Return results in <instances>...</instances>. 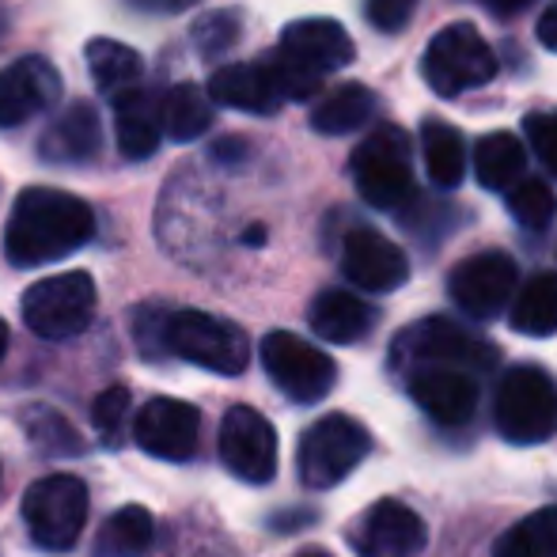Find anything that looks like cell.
Listing matches in <instances>:
<instances>
[{
  "label": "cell",
  "instance_id": "obj_36",
  "mask_svg": "<svg viewBox=\"0 0 557 557\" xmlns=\"http://www.w3.org/2000/svg\"><path fill=\"white\" fill-rule=\"evenodd\" d=\"M171 315V311H168ZM168 315H160L156 308L137 311V323H133V334H137V345L145 357H160V349H168Z\"/></svg>",
  "mask_w": 557,
  "mask_h": 557
},
{
  "label": "cell",
  "instance_id": "obj_11",
  "mask_svg": "<svg viewBox=\"0 0 557 557\" xmlns=\"http://www.w3.org/2000/svg\"><path fill=\"white\" fill-rule=\"evenodd\" d=\"M201 413L183 398H148L133 413V441L140 451L163 462H186L198 451Z\"/></svg>",
  "mask_w": 557,
  "mask_h": 557
},
{
  "label": "cell",
  "instance_id": "obj_32",
  "mask_svg": "<svg viewBox=\"0 0 557 557\" xmlns=\"http://www.w3.org/2000/svg\"><path fill=\"white\" fill-rule=\"evenodd\" d=\"M27 433L42 455H81L84 451L81 433H76L58 410H30Z\"/></svg>",
  "mask_w": 557,
  "mask_h": 557
},
{
  "label": "cell",
  "instance_id": "obj_44",
  "mask_svg": "<svg viewBox=\"0 0 557 557\" xmlns=\"http://www.w3.org/2000/svg\"><path fill=\"white\" fill-rule=\"evenodd\" d=\"M296 557H334V554H326V550H319V546H311V550H300Z\"/></svg>",
  "mask_w": 557,
  "mask_h": 557
},
{
  "label": "cell",
  "instance_id": "obj_14",
  "mask_svg": "<svg viewBox=\"0 0 557 557\" xmlns=\"http://www.w3.org/2000/svg\"><path fill=\"white\" fill-rule=\"evenodd\" d=\"M357 557H418L425 550V520L398 500L372 505L352 528Z\"/></svg>",
  "mask_w": 557,
  "mask_h": 557
},
{
  "label": "cell",
  "instance_id": "obj_19",
  "mask_svg": "<svg viewBox=\"0 0 557 557\" xmlns=\"http://www.w3.org/2000/svg\"><path fill=\"white\" fill-rule=\"evenodd\" d=\"M209 96L213 103L232 107V111L247 114H277L285 103V91H281L273 69L262 61H250V65H224L209 81Z\"/></svg>",
  "mask_w": 557,
  "mask_h": 557
},
{
  "label": "cell",
  "instance_id": "obj_35",
  "mask_svg": "<svg viewBox=\"0 0 557 557\" xmlns=\"http://www.w3.org/2000/svg\"><path fill=\"white\" fill-rule=\"evenodd\" d=\"M523 133H528L535 156L546 163V171L557 178V111L550 114H528L523 117Z\"/></svg>",
  "mask_w": 557,
  "mask_h": 557
},
{
  "label": "cell",
  "instance_id": "obj_28",
  "mask_svg": "<svg viewBox=\"0 0 557 557\" xmlns=\"http://www.w3.org/2000/svg\"><path fill=\"white\" fill-rule=\"evenodd\" d=\"M163 125H168L171 140H198L201 133L213 125V96H206V88L183 81L163 96Z\"/></svg>",
  "mask_w": 557,
  "mask_h": 557
},
{
  "label": "cell",
  "instance_id": "obj_9",
  "mask_svg": "<svg viewBox=\"0 0 557 557\" xmlns=\"http://www.w3.org/2000/svg\"><path fill=\"white\" fill-rule=\"evenodd\" d=\"M258 357H262V368L273 380V387L285 398H293V403L311 406L334 391V380H337L334 357L315 349L311 342H304V337H296L288 331H273L262 337Z\"/></svg>",
  "mask_w": 557,
  "mask_h": 557
},
{
  "label": "cell",
  "instance_id": "obj_23",
  "mask_svg": "<svg viewBox=\"0 0 557 557\" xmlns=\"http://www.w3.org/2000/svg\"><path fill=\"white\" fill-rule=\"evenodd\" d=\"M84 58H88V73H91V81H96V88L103 91V96H111V103L117 96H125L129 88H137L140 73H145L140 53L125 42H114V38H91Z\"/></svg>",
  "mask_w": 557,
  "mask_h": 557
},
{
  "label": "cell",
  "instance_id": "obj_21",
  "mask_svg": "<svg viewBox=\"0 0 557 557\" xmlns=\"http://www.w3.org/2000/svg\"><path fill=\"white\" fill-rule=\"evenodd\" d=\"M114 125H117V148L125 160H148L160 148V137L168 133L163 125V103L148 88H129L114 99Z\"/></svg>",
  "mask_w": 557,
  "mask_h": 557
},
{
  "label": "cell",
  "instance_id": "obj_42",
  "mask_svg": "<svg viewBox=\"0 0 557 557\" xmlns=\"http://www.w3.org/2000/svg\"><path fill=\"white\" fill-rule=\"evenodd\" d=\"M243 239H247V243H262L265 239V227H250V232L243 235Z\"/></svg>",
  "mask_w": 557,
  "mask_h": 557
},
{
  "label": "cell",
  "instance_id": "obj_16",
  "mask_svg": "<svg viewBox=\"0 0 557 557\" xmlns=\"http://www.w3.org/2000/svg\"><path fill=\"white\" fill-rule=\"evenodd\" d=\"M342 270L364 293H395L410 277V262H406L403 247H395L387 235L372 232V227H357L345 235Z\"/></svg>",
  "mask_w": 557,
  "mask_h": 557
},
{
  "label": "cell",
  "instance_id": "obj_38",
  "mask_svg": "<svg viewBox=\"0 0 557 557\" xmlns=\"http://www.w3.org/2000/svg\"><path fill=\"white\" fill-rule=\"evenodd\" d=\"M539 42L550 53H557V0L543 12V20H539Z\"/></svg>",
  "mask_w": 557,
  "mask_h": 557
},
{
  "label": "cell",
  "instance_id": "obj_25",
  "mask_svg": "<svg viewBox=\"0 0 557 557\" xmlns=\"http://www.w3.org/2000/svg\"><path fill=\"white\" fill-rule=\"evenodd\" d=\"M516 334L528 337H550L557 334V273L543 270L516 293L512 315H508Z\"/></svg>",
  "mask_w": 557,
  "mask_h": 557
},
{
  "label": "cell",
  "instance_id": "obj_2",
  "mask_svg": "<svg viewBox=\"0 0 557 557\" xmlns=\"http://www.w3.org/2000/svg\"><path fill=\"white\" fill-rule=\"evenodd\" d=\"M493 421L508 444H543L557 433V383L543 368L516 364L500 375Z\"/></svg>",
  "mask_w": 557,
  "mask_h": 557
},
{
  "label": "cell",
  "instance_id": "obj_37",
  "mask_svg": "<svg viewBox=\"0 0 557 557\" xmlns=\"http://www.w3.org/2000/svg\"><path fill=\"white\" fill-rule=\"evenodd\" d=\"M413 12V0H368V20L380 30H398Z\"/></svg>",
  "mask_w": 557,
  "mask_h": 557
},
{
  "label": "cell",
  "instance_id": "obj_10",
  "mask_svg": "<svg viewBox=\"0 0 557 557\" xmlns=\"http://www.w3.org/2000/svg\"><path fill=\"white\" fill-rule=\"evenodd\" d=\"M221 462L239 482L265 485L277 474V433L265 413L232 406L221 421Z\"/></svg>",
  "mask_w": 557,
  "mask_h": 557
},
{
  "label": "cell",
  "instance_id": "obj_40",
  "mask_svg": "<svg viewBox=\"0 0 557 557\" xmlns=\"http://www.w3.org/2000/svg\"><path fill=\"white\" fill-rule=\"evenodd\" d=\"M137 8H148V12H183V8L198 4V0H133Z\"/></svg>",
  "mask_w": 557,
  "mask_h": 557
},
{
  "label": "cell",
  "instance_id": "obj_30",
  "mask_svg": "<svg viewBox=\"0 0 557 557\" xmlns=\"http://www.w3.org/2000/svg\"><path fill=\"white\" fill-rule=\"evenodd\" d=\"M493 557H557V505L539 508L497 543Z\"/></svg>",
  "mask_w": 557,
  "mask_h": 557
},
{
  "label": "cell",
  "instance_id": "obj_3",
  "mask_svg": "<svg viewBox=\"0 0 557 557\" xmlns=\"http://www.w3.org/2000/svg\"><path fill=\"white\" fill-rule=\"evenodd\" d=\"M20 508L38 550L65 554L81 543L88 523V485L73 474H46L23 493Z\"/></svg>",
  "mask_w": 557,
  "mask_h": 557
},
{
  "label": "cell",
  "instance_id": "obj_31",
  "mask_svg": "<svg viewBox=\"0 0 557 557\" xmlns=\"http://www.w3.org/2000/svg\"><path fill=\"white\" fill-rule=\"evenodd\" d=\"M505 194H508V213H512L523 227H531V232H543V227L554 221L557 198L543 178H520V183Z\"/></svg>",
  "mask_w": 557,
  "mask_h": 557
},
{
  "label": "cell",
  "instance_id": "obj_7",
  "mask_svg": "<svg viewBox=\"0 0 557 557\" xmlns=\"http://www.w3.org/2000/svg\"><path fill=\"white\" fill-rule=\"evenodd\" d=\"M168 352L190 360L216 375H239L250 364V337L243 326L227 323L209 311H171L168 315Z\"/></svg>",
  "mask_w": 557,
  "mask_h": 557
},
{
  "label": "cell",
  "instance_id": "obj_43",
  "mask_svg": "<svg viewBox=\"0 0 557 557\" xmlns=\"http://www.w3.org/2000/svg\"><path fill=\"white\" fill-rule=\"evenodd\" d=\"M4 352H8V323L0 319V360H4Z\"/></svg>",
  "mask_w": 557,
  "mask_h": 557
},
{
  "label": "cell",
  "instance_id": "obj_1",
  "mask_svg": "<svg viewBox=\"0 0 557 557\" xmlns=\"http://www.w3.org/2000/svg\"><path fill=\"white\" fill-rule=\"evenodd\" d=\"M91 235H96V213L88 201L53 186H27L8 216L4 255L20 270H35L69 258L84 243H91Z\"/></svg>",
  "mask_w": 557,
  "mask_h": 557
},
{
  "label": "cell",
  "instance_id": "obj_17",
  "mask_svg": "<svg viewBox=\"0 0 557 557\" xmlns=\"http://www.w3.org/2000/svg\"><path fill=\"white\" fill-rule=\"evenodd\" d=\"M410 398L436 421V425H462L474 418L478 406V380L467 368L425 364L410 372Z\"/></svg>",
  "mask_w": 557,
  "mask_h": 557
},
{
  "label": "cell",
  "instance_id": "obj_18",
  "mask_svg": "<svg viewBox=\"0 0 557 557\" xmlns=\"http://www.w3.org/2000/svg\"><path fill=\"white\" fill-rule=\"evenodd\" d=\"M281 50L293 61H300L304 69L326 76L345 69L357 58V46H352L349 30L334 20H296L281 35Z\"/></svg>",
  "mask_w": 557,
  "mask_h": 557
},
{
  "label": "cell",
  "instance_id": "obj_33",
  "mask_svg": "<svg viewBox=\"0 0 557 557\" xmlns=\"http://www.w3.org/2000/svg\"><path fill=\"white\" fill-rule=\"evenodd\" d=\"M129 387H122V383H114V387H107L103 395L96 398V406H91V425H96L99 441L107 447H122L125 441V421H129Z\"/></svg>",
  "mask_w": 557,
  "mask_h": 557
},
{
  "label": "cell",
  "instance_id": "obj_20",
  "mask_svg": "<svg viewBox=\"0 0 557 557\" xmlns=\"http://www.w3.org/2000/svg\"><path fill=\"white\" fill-rule=\"evenodd\" d=\"M103 148V125L96 107L73 103L50 122V129L38 140V152L50 163H91Z\"/></svg>",
  "mask_w": 557,
  "mask_h": 557
},
{
  "label": "cell",
  "instance_id": "obj_27",
  "mask_svg": "<svg viewBox=\"0 0 557 557\" xmlns=\"http://www.w3.org/2000/svg\"><path fill=\"white\" fill-rule=\"evenodd\" d=\"M375 99L364 84H342V88L326 91L323 99L311 111V125L326 137H342V133H352L372 117Z\"/></svg>",
  "mask_w": 557,
  "mask_h": 557
},
{
  "label": "cell",
  "instance_id": "obj_24",
  "mask_svg": "<svg viewBox=\"0 0 557 557\" xmlns=\"http://www.w3.org/2000/svg\"><path fill=\"white\" fill-rule=\"evenodd\" d=\"M152 539H156L152 512H148L145 505H125V508H117L114 516H107L91 554L96 557H145L152 550Z\"/></svg>",
  "mask_w": 557,
  "mask_h": 557
},
{
  "label": "cell",
  "instance_id": "obj_41",
  "mask_svg": "<svg viewBox=\"0 0 557 557\" xmlns=\"http://www.w3.org/2000/svg\"><path fill=\"white\" fill-rule=\"evenodd\" d=\"M485 4H490L497 15H516V12H523L528 4H535V0H485Z\"/></svg>",
  "mask_w": 557,
  "mask_h": 557
},
{
  "label": "cell",
  "instance_id": "obj_4",
  "mask_svg": "<svg viewBox=\"0 0 557 557\" xmlns=\"http://www.w3.org/2000/svg\"><path fill=\"white\" fill-rule=\"evenodd\" d=\"M96 281L84 270H69L58 273V277L35 281V285L23 293V323H27L30 334L46 337V342H65V337H76L91 326L96 319Z\"/></svg>",
  "mask_w": 557,
  "mask_h": 557
},
{
  "label": "cell",
  "instance_id": "obj_13",
  "mask_svg": "<svg viewBox=\"0 0 557 557\" xmlns=\"http://www.w3.org/2000/svg\"><path fill=\"white\" fill-rule=\"evenodd\" d=\"M61 96V76L46 58L30 53L0 69V129L27 125L30 117L50 111Z\"/></svg>",
  "mask_w": 557,
  "mask_h": 557
},
{
  "label": "cell",
  "instance_id": "obj_22",
  "mask_svg": "<svg viewBox=\"0 0 557 557\" xmlns=\"http://www.w3.org/2000/svg\"><path fill=\"white\" fill-rule=\"evenodd\" d=\"M308 319H311V331L331 345H352L375 326V311L368 308L360 296L345 293V288H326V293H319Z\"/></svg>",
  "mask_w": 557,
  "mask_h": 557
},
{
  "label": "cell",
  "instance_id": "obj_39",
  "mask_svg": "<svg viewBox=\"0 0 557 557\" xmlns=\"http://www.w3.org/2000/svg\"><path fill=\"white\" fill-rule=\"evenodd\" d=\"M243 152H247V145H243V140H221V145L213 148L216 163H239Z\"/></svg>",
  "mask_w": 557,
  "mask_h": 557
},
{
  "label": "cell",
  "instance_id": "obj_12",
  "mask_svg": "<svg viewBox=\"0 0 557 557\" xmlns=\"http://www.w3.org/2000/svg\"><path fill=\"white\" fill-rule=\"evenodd\" d=\"M516 262L505 250H482L451 270L447 293L470 319H493L516 296Z\"/></svg>",
  "mask_w": 557,
  "mask_h": 557
},
{
  "label": "cell",
  "instance_id": "obj_6",
  "mask_svg": "<svg viewBox=\"0 0 557 557\" xmlns=\"http://www.w3.org/2000/svg\"><path fill=\"white\" fill-rule=\"evenodd\" d=\"M352 178L372 209H403L413 198L410 137L398 125H380L352 148Z\"/></svg>",
  "mask_w": 557,
  "mask_h": 557
},
{
  "label": "cell",
  "instance_id": "obj_34",
  "mask_svg": "<svg viewBox=\"0 0 557 557\" xmlns=\"http://www.w3.org/2000/svg\"><path fill=\"white\" fill-rule=\"evenodd\" d=\"M239 30H243L239 12H209L194 23V46H198V53H206V58H224V53L239 42Z\"/></svg>",
  "mask_w": 557,
  "mask_h": 557
},
{
  "label": "cell",
  "instance_id": "obj_8",
  "mask_svg": "<svg viewBox=\"0 0 557 557\" xmlns=\"http://www.w3.org/2000/svg\"><path fill=\"white\" fill-rule=\"evenodd\" d=\"M493 76H497V58L470 23H451L429 42L425 81L436 96L455 99L462 91L485 88Z\"/></svg>",
  "mask_w": 557,
  "mask_h": 557
},
{
  "label": "cell",
  "instance_id": "obj_29",
  "mask_svg": "<svg viewBox=\"0 0 557 557\" xmlns=\"http://www.w3.org/2000/svg\"><path fill=\"white\" fill-rule=\"evenodd\" d=\"M421 148H425L429 178H433L436 186L451 190V186L462 183V175H467V148H462V137L455 125L441 122V117L425 122V129H421Z\"/></svg>",
  "mask_w": 557,
  "mask_h": 557
},
{
  "label": "cell",
  "instance_id": "obj_15",
  "mask_svg": "<svg viewBox=\"0 0 557 557\" xmlns=\"http://www.w3.org/2000/svg\"><path fill=\"white\" fill-rule=\"evenodd\" d=\"M398 349L425 360V364L467 368V372H485V368H493V360H497L493 345H485L482 337L455 326L451 319H425V323L413 326L406 337H398Z\"/></svg>",
  "mask_w": 557,
  "mask_h": 557
},
{
  "label": "cell",
  "instance_id": "obj_5",
  "mask_svg": "<svg viewBox=\"0 0 557 557\" xmlns=\"http://www.w3.org/2000/svg\"><path fill=\"white\" fill-rule=\"evenodd\" d=\"M372 451V433L349 413H326L304 433L296 467L308 490H334Z\"/></svg>",
  "mask_w": 557,
  "mask_h": 557
},
{
  "label": "cell",
  "instance_id": "obj_26",
  "mask_svg": "<svg viewBox=\"0 0 557 557\" xmlns=\"http://www.w3.org/2000/svg\"><path fill=\"white\" fill-rule=\"evenodd\" d=\"M523 145L512 133H485L474 148V175L485 190H512L523 178Z\"/></svg>",
  "mask_w": 557,
  "mask_h": 557
}]
</instances>
